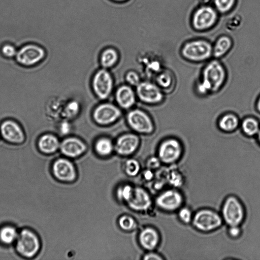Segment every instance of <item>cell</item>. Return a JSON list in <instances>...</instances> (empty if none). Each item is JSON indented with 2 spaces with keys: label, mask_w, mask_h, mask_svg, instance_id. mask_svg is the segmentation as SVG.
<instances>
[{
  "label": "cell",
  "mask_w": 260,
  "mask_h": 260,
  "mask_svg": "<svg viewBox=\"0 0 260 260\" xmlns=\"http://www.w3.org/2000/svg\"><path fill=\"white\" fill-rule=\"evenodd\" d=\"M227 73L223 64L217 59L210 60L203 68L197 82V93L206 95L219 91L224 85Z\"/></svg>",
  "instance_id": "1"
},
{
  "label": "cell",
  "mask_w": 260,
  "mask_h": 260,
  "mask_svg": "<svg viewBox=\"0 0 260 260\" xmlns=\"http://www.w3.org/2000/svg\"><path fill=\"white\" fill-rule=\"evenodd\" d=\"M14 247L23 259H35L41 251L42 242L34 230L25 227L19 230Z\"/></svg>",
  "instance_id": "2"
},
{
  "label": "cell",
  "mask_w": 260,
  "mask_h": 260,
  "mask_svg": "<svg viewBox=\"0 0 260 260\" xmlns=\"http://www.w3.org/2000/svg\"><path fill=\"white\" fill-rule=\"evenodd\" d=\"M213 46L208 41L196 40L185 43L182 47L181 54L187 61L201 62L208 60L212 54Z\"/></svg>",
  "instance_id": "3"
},
{
  "label": "cell",
  "mask_w": 260,
  "mask_h": 260,
  "mask_svg": "<svg viewBox=\"0 0 260 260\" xmlns=\"http://www.w3.org/2000/svg\"><path fill=\"white\" fill-rule=\"evenodd\" d=\"M45 50L41 46L29 44L22 47L15 56L17 62L21 66L31 67L44 59L45 57Z\"/></svg>",
  "instance_id": "4"
},
{
  "label": "cell",
  "mask_w": 260,
  "mask_h": 260,
  "mask_svg": "<svg viewBox=\"0 0 260 260\" xmlns=\"http://www.w3.org/2000/svg\"><path fill=\"white\" fill-rule=\"evenodd\" d=\"M244 216L243 208L235 197H230L225 201L222 208V216L230 226L239 225Z\"/></svg>",
  "instance_id": "5"
},
{
  "label": "cell",
  "mask_w": 260,
  "mask_h": 260,
  "mask_svg": "<svg viewBox=\"0 0 260 260\" xmlns=\"http://www.w3.org/2000/svg\"><path fill=\"white\" fill-rule=\"evenodd\" d=\"M182 152L181 142L176 138L172 137L164 140L158 147V158L163 162L170 164L177 161Z\"/></svg>",
  "instance_id": "6"
},
{
  "label": "cell",
  "mask_w": 260,
  "mask_h": 260,
  "mask_svg": "<svg viewBox=\"0 0 260 260\" xmlns=\"http://www.w3.org/2000/svg\"><path fill=\"white\" fill-rule=\"evenodd\" d=\"M193 225L199 230L209 232L219 227L222 223L220 216L210 210H202L197 212L192 218Z\"/></svg>",
  "instance_id": "7"
},
{
  "label": "cell",
  "mask_w": 260,
  "mask_h": 260,
  "mask_svg": "<svg viewBox=\"0 0 260 260\" xmlns=\"http://www.w3.org/2000/svg\"><path fill=\"white\" fill-rule=\"evenodd\" d=\"M0 136L9 144L19 145L25 140L24 132L16 121L12 119L3 121L0 125Z\"/></svg>",
  "instance_id": "8"
},
{
  "label": "cell",
  "mask_w": 260,
  "mask_h": 260,
  "mask_svg": "<svg viewBox=\"0 0 260 260\" xmlns=\"http://www.w3.org/2000/svg\"><path fill=\"white\" fill-rule=\"evenodd\" d=\"M127 121L129 126L138 133L149 134L154 130L153 123L150 117L140 110L131 111L127 114Z\"/></svg>",
  "instance_id": "9"
},
{
  "label": "cell",
  "mask_w": 260,
  "mask_h": 260,
  "mask_svg": "<svg viewBox=\"0 0 260 260\" xmlns=\"http://www.w3.org/2000/svg\"><path fill=\"white\" fill-rule=\"evenodd\" d=\"M51 170L53 177L60 181L70 182L75 180L76 172L73 164L68 159L59 158L51 164Z\"/></svg>",
  "instance_id": "10"
},
{
  "label": "cell",
  "mask_w": 260,
  "mask_h": 260,
  "mask_svg": "<svg viewBox=\"0 0 260 260\" xmlns=\"http://www.w3.org/2000/svg\"><path fill=\"white\" fill-rule=\"evenodd\" d=\"M92 87L95 94L100 99L107 98L113 87V80L109 72L105 69L99 70L93 77Z\"/></svg>",
  "instance_id": "11"
},
{
  "label": "cell",
  "mask_w": 260,
  "mask_h": 260,
  "mask_svg": "<svg viewBox=\"0 0 260 260\" xmlns=\"http://www.w3.org/2000/svg\"><path fill=\"white\" fill-rule=\"evenodd\" d=\"M137 93L143 102L148 104H158L164 99V93L157 85L149 82H143L137 86Z\"/></svg>",
  "instance_id": "12"
},
{
  "label": "cell",
  "mask_w": 260,
  "mask_h": 260,
  "mask_svg": "<svg viewBox=\"0 0 260 260\" xmlns=\"http://www.w3.org/2000/svg\"><path fill=\"white\" fill-rule=\"evenodd\" d=\"M217 15L215 10L210 6H203L194 13L192 23L193 27L202 30L212 27L216 22Z\"/></svg>",
  "instance_id": "13"
},
{
  "label": "cell",
  "mask_w": 260,
  "mask_h": 260,
  "mask_svg": "<svg viewBox=\"0 0 260 260\" xmlns=\"http://www.w3.org/2000/svg\"><path fill=\"white\" fill-rule=\"evenodd\" d=\"M120 115V110L116 106L109 103L100 105L93 113L94 120L100 125L110 124L116 121Z\"/></svg>",
  "instance_id": "14"
},
{
  "label": "cell",
  "mask_w": 260,
  "mask_h": 260,
  "mask_svg": "<svg viewBox=\"0 0 260 260\" xmlns=\"http://www.w3.org/2000/svg\"><path fill=\"white\" fill-rule=\"evenodd\" d=\"M183 201L181 194L174 190H168L161 193L156 199L157 205L167 211H174L178 209Z\"/></svg>",
  "instance_id": "15"
},
{
  "label": "cell",
  "mask_w": 260,
  "mask_h": 260,
  "mask_svg": "<svg viewBox=\"0 0 260 260\" xmlns=\"http://www.w3.org/2000/svg\"><path fill=\"white\" fill-rule=\"evenodd\" d=\"M61 152L69 157H76L83 154L86 149L84 143L76 137H69L60 143Z\"/></svg>",
  "instance_id": "16"
},
{
  "label": "cell",
  "mask_w": 260,
  "mask_h": 260,
  "mask_svg": "<svg viewBox=\"0 0 260 260\" xmlns=\"http://www.w3.org/2000/svg\"><path fill=\"white\" fill-rule=\"evenodd\" d=\"M139 144L137 136L133 134L122 135L116 141L115 148L120 155H128L134 153Z\"/></svg>",
  "instance_id": "17"
},
{
  "label": "cell",
  "mask_w": 260,
  "mask_h": 260,
  "mask_svg": "<svg viewBox=\"0 0 260 260\" xmlns=\"http://www.w3.org/2000/svg\"><path fill=\"white\" fill-rule=\"evenodd\" d=\"M128 206L136 211H144L151 205V200L147 192L141 187L133 189L132 196L127 202Z\"/></svg>",
  "instance_id": "18"
},
{
  "label": "cell",
  "mask_w": 260,
  "mask_h": 260,
  "mask_svg": "<svg viewBox=\"0 0 260 260\" xmlns=\"http://www.w3.org/2000/svg\"><path fill=\"white\" fill-rule=\"evenodd\" d=\"M36 146L40 153L48 155L53 154L58 150L60 143L55 136L47 133L38 138Z\"/></svg>",
  "instance_id": "19"
},
{
  "label": "cell",
  "mask_w": 260,
  "mask_h": 260,
  "mask_svg": "<svg viewBox=\"0 0 260 260\" xmlns=\"http://www.w3.org/2000/svg\"><path fill=\"white\" fill-rule=\"evenodd\" d=\"M19 230L11 223H5L0 226V244L6 247H12L17 239Z\"/></svg>",
  "instance_id": "20"
},
{
  "label": "cell",
  "mask_w": 260,
  "mask_h": 260,
  "mask_svg": "<svg viewBox=\"0 0 260 260\" xmlns=\"http://www.w3.org/2000/svg\"><path fill=\"white\" fill-rule=\"evenodd\" d=\"M139 240L141 245L145 249L151 250L158 245L159 237L157 232L152 228H146L140 233Z\"/></svg>",
  "instance_id": "21"
},
{
  "label": "cell",
  "mask_w": 260,
  "mask_h": 260,
  "mask_svg": "<svg viewBox=\"0 0 260 260\" xmlns=\"http://www.w3.org/2000/svg\"><path fill=\"white\" fill-rule=\"evenodd\" d=\"M115 96L118 105L124 109L131 108L135 103V94L133 89L127 85L119 87L116 92Z\"/></svg>",
  "instance_id": "22"
},
{
  "label": "cell",
  "mask_w": 260,
  "mask_h": 260,
  "mask_svg": "<svg viewBox=\"0 0 260 260\" xmlns=\"http://www.w3.org/2000/svg\"><path fill=\"white\" fill-rule=\"evenodd\" d=\"M239 117L234 113H226L218 119L217 126L220 131L225 133L235 131L240 125Z\"/></svg>",
  "instance_id": "23"
},
{
  "label": "cell",
  "mask_w": 260,
  "mask_h": 260,
  "mask_svg": "<svg viewBox=\"0 0 260 260\" xmlns=\"http://www.w3.org/2000/svg\"><path fill=\"white\" fill-rule=\"evenodd\" d=\"M232 46V42L229 37H220L213 46V56L216 59L222 57L230 51Z\"/></svg>",
  "instance_id": "24"
},
{
  "label": "cell",
  "mask_w": 260,
  "mask_h": 260,
  "mask_svg": "<svg viewBox=\"0 0 260 260\" xmlns=\"http://www.w3.org/2000/svg\"><path fill=\"white\" fill-rule=\"evenodd\" d=\"M240 125L242 133L248 137H253L257 135L260 130L258 121L253 117L244 118Z\"/></svg>",
  "instance_id": "25"
},
{
  "label": "cell",
  "mask_w": 260,
  "mask_h": 260,
  "mask_svg": "<svg viewBox=\"0 0 260 260\" xmlns=\"http://www.w3.org/2000/svg\"><path fill=\"white\" fill-rule=\"evenodd\" d=\"M156 81L161 89H168L172 87L174 84L175 77L170 70H164L159 72L156 78Z\"/></svg>",
  "instance_id": "26"
},
{
  "label": "cell",
  "mask_w": 260,
  "mask_h": 260,
  "mask_svg": "<svg viewBox=\"0 0 260 260\" xmlns=\"http://www.w3.org/2000/svg\"><path fill=\"white\" fill-rule=\"evenodd\" d=\"M118 59L117 51L113 48H108L102 53L101 63L104 68H108L114 65Z\"/></svg>",
  "instance_id": "27"
},
{
  "label": "cell",
  "mask_w": 260,
  "mask_h": 260,
  "mask_svg": "<svg viewBox=\"0 0 260 260\" xmlns=\"http://www.w3.org/2000/svg\"><path fill=\"white\" fill-rule=\"evenodd\" d=\"M94 147L96 152L99 155L106 156L112 152L113 145L109 139L102 138L96 142Z\"/></svg>",
  "instance_id": "28"
},
{
  "label": "cell",
  "mask_w": 260,
  "mask_h": 260,
  "mask_svg": "<svg viewBox=\"0 0 260 260\" xmlns=\"http://www.w3.org/2000/svg\"><path fill=\"white\" fill-rule=\"evenodd\" d=\"M118 224L120 228L124 231L132 230L136 226L135 219L127 215H124L119 218Z\"/></svg>",
  "instance_id": "29"
},
{
  "label": "cell",
  "mask_w": 260,
  "mask_h": 260,
  "mask_svg": "<svg viewBox=\"0 0 260 260\" xmlns=\"http://www.w3.org/2000/svg\"><path fill=\"white\" fill-rule=\"evenodd\" d=\"M140 166L139 162L134 159H129L126 161L124 170L126 174L130 176H135L139 172Z\"/></svg>",
  "instance_id": "30"
},
{
  "label": "cell",
  "mask_w": 260,
  "mask_h": 260,
  "mask_svg": "<svg viewBox=\"0 0 260 260\" xmlns=\"http://www.w3.org/2000/svg\"><path fill=\"white\" fill-rule=\"evenodd\" d=\"M133 189L129 185H124L119 187L117 190V196L119 200L127 202L131 198Z\"/></svg>",
  "instance_id": "31"
},
{
  "label": "cell",
  "mask_w": 260,
  "mask_h": 260,
  "mask_svg": "<svg viewBox=\"0 0 260 260\" xmlns=\"http://www.w3.org/2000/svg\"><path fill=\"white\" fill-rule=\"evenodd\" d=\"M235 0H214L217 9L222 13L230 10L233 7Z\"/></svg>",
  "instance_id": "32"
},
{
  "label": "cell",
  "mask_w": 260,
  "mask_h": 260,
  "mask_svg": "<svg viewBox=\"0 0 260 260\" xmlns=\"http://www.w3.org/2000/svg\"><path fill=\"white\" fill-rule=\"evenodd\" d=\"M179 219L184 223H188L192 220V215L191 210L188 208H182L178 212Z\"/></svg>",
  "instance_id": "33"
},
{
  "label": "cell",
  "mask_w": 260,
  "mask_h": 260,
  "mask_svg": "<svg viewBox=\"0 0 260 260\" xmlns=\"http://www.w3.org/2000/svg\"><path fill=\"white\" fill-rule=\"evenodd\" d=\"M17 52L16 48L13 45L9 44L4 45L1 48L2 54L7 58L15 56Z\"/></svg>",
  "instance_id": "34"
},
{
  "label": "cell",
  "mask_w": 260,
  "mask_h": 260,
  "mask_svg": "<svg viewBox=\"0 0 260 260\" xmlns=\"http://www.w3.org/2000/svg\"><path fill=\"white\" fill-rule=\"evenodd\" d=\"M126 80L131 85L137 86L140 83L139 75L134 71H129L126 75Z\"/></svg>",
  "instance_id": "35"
},
{
  "label": "cell",
  "mask_w": 260,
  "mask_h": 260,
  "mask_svg": "<svg viewBox=\"0 0 260 260\" xmlns=\"http://www.w3.org/2000/svg\"><path fill=\"white\" fill-rule=\"evenodd\" d=\"M79 109V106L77 102H71L67 106L66 113L68 116H73L77 114Z\"/></svg>",
  "instance_id": "36"
},
{
  "label": "cell",
  "mask_w": 260,
  "mask_h": 260,
  "mask_svg": "<svg viewBox=\"0 0 260 260\" xmlns=\"http://www.w3.org/2000/svg\"><path fill=\"white\" fill-rule=\"evenodd\" d=\"M160 161L159 158L155 157H152L150 158L147 161V167L149 169H155L158 167L160 165Z\"/></svg>",
  "instance_id": "37"
},
{
  "label": "cell",
  "mask_w": 260,
  "mask_h": 260,
  "mask_svg": "<svg viewBox=\"0 0 260 260\" xmlns=\"http://www.w3.org/2000/svg\"><path fill=\"white\" fill-rule=\"evenodd\" d=\"M241 233V230L238 225L230 226L229 234L230 236L233 238L238 237Z\"/></svg>",
  "instance_id": "38"
},
{
  "label": "cell",
  "mask_w": 260,
  "mask_h": 260,
  "mask_svg": "<svg viewBox=\"0 0 260 260\" xmlns=\"http://www.w3.org/2000/svg\"><path fill=\"white\" fill-rule=\"evenodd\" d=\"M145 260H161L162 258L158 254L154 253H149L144 255Z\"/></svg>",
  "instance_id": "39"
},
{
  "label": "cell",
  "mask_w": 260,
  "mask_h": 260,
  "mask_svg": "<svg viewBox=\"0 0 260 260\" xmlns=\"http://www.w3.org/2000/svg\"><path fill=\"white\" fill-rule=\"evenodd\" d=\"M153 174L150 170H146L144 173V177L145 179L149 180L152 178Z\"/></svg>",
  "instance_id": "40"
},
{
  "label": "cell",
  "mask_w": 260,
  "mask_h": 260,
  "mask_svg": "<svg viewBox=\"0 0 260 260\" xmlns=\"http://www.w3.org/2000/svg\"><path fill=\"white\" fill-rule=\"evenodd\" d=\"M256 108L258 111L260 112V96L257 101Z\"/></svg>",
  "instance_id": "41"
},
{
  "label": "cell",
  "mask_w": 260,
  "mask_h": 260,
  "mask_svg": "<svg viewBox=\"0 0 260 260\" xmlns=\"http://www.w3.org/2000/svg\"><path fill=\"white\" fill-rule=\"evenodd\" d=\"M113 2H116L117 3H122L127 1L128 0H111Z\"/></svg>",
  "instance_id": "42"
},
{
  "label": "cell",
  "mask_w": 260,
  "mask_h": 260,
  "mask_svg": "<svg viewBox=\"0 0 260 260\" xmlns=\"http://www.w3.org/2000/svg\"><path fill=\"white\" fill-rule=\"evenodd\" d=\"M257 135L258 140V141H259V142L260 143V130H259V132H258V133L257 134Z\"/></svg>",
  "instance_id": "43"
}]
</instances>
